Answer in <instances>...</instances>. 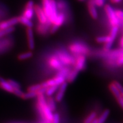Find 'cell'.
<instances>
[{
  "mask_svg": "<svg viewBox=\"0 0 123 123\" xmlns=\"http://www.w3.org/2000/svg\"><path fill=\"white\" fill-rule=\"evenodd\" d=\"M104 10H105L106 15H107L111 27L117 26L120 27L121 22L118 18L115 10L112 7V6L108 4L106 5L104 7Z\"/></svg>",
  "mask_w": 123,
  "mask_h": 123,
  "instance_id": "277c9868",
  "label": "cell"
},
{
  "mask_svg": "<svg viewBox=\"0 0 123 123\" xmlns=\"http://www.w3.org/2000/svg\"><path fill=\"white\" fill-rule=\"evenodd\" d=\"M104 52L105 53L103 55V56L107 59V63L110 66H116L115 61L123 55V47Z\"/></svg>",
  "mask_w": 123,
  "mask_h": 123,
  "instance_id": "5b68a950",
  "label": "cell"
},
{
  "mask_svg": "<svg viewBox=\"0 0 123 123\" xmlns=\"http://www.w3.org/2000/svg\"><path fill=\"white\" fill-rule=\"evenodd\" d=\"M37 98V107L38 111L41 115L44 122L45 123H51L54 113L47 105L45 94L39 95Z\"/></svg>",
  "mask_w": 123,
  "mask_h": 123,
  "instance_id": "6da1fadb",
  "label": "cell"
},
{
  "mask_svg": "<svg viewBox=\"0 0 123 123\" xmlns=\"http://www.w3.org/2000/svg\"><path fill=\"white\" fill-rule=\"evenodd\" d=\"M97 7H102L105 4V0H92Z\"/></svg>",
  "mask_w": 123,
  "mask_h": 123,
  "instance_id": "1f68e13d",
  "label": "cell"
},
{
  "mask_svg": "<svg viewBox=\"0 0 123 123\" xmlns=\"http://www.w3.org/2000/svg\"><path fill=\"white\" fill-rule=\"evenodd\" d=\"M108 88L109 90H110L111 92L112 93V94L113 95V96L115 98V99H117V98H118L119 97L121 96L120 92L119 90H118L116 86L115 85L114 81H112V83H111L109 84Z\"/></svg>",
  "mask_w": 123,
  "mask_h": 123,
  "instance_id": "ffe728a7",
  "label": "cell"
},
{
  "mask_svg": "<svg viewBox=\"0 0 123 123\" xmlns=\"http://www.w3.org/2000/svg\"><path fill=\"white\" fill-rule=\"evenodd\" d=\"M51 26V25L49 24H42L38 23L37 26V32L39 35L44 36L49 33H50Z\"/></svg>",
  "mask_w": 123,
  "mask_h": 123,
  "instance_id": "9a60e30c",
  "label": "cell"
},
{
  "mask_svg": "<svg viewBox=\"0 0 123 123\" xmlns=\"http://www.w3.org/2000/svg\"><path fill=\"white\" fill-rule=\"evenodd\" d=\"M0 88L8 93H14V88L10 84L8 80H5L4 78H0Z\"/></svg>",
  "mask_w": 123,
  "mask_h": 123,
  "instance_id": "2e32d148",
  "label": "cell"
},
{
  "mask_svg": "<svg viewBox=\"0 0 123 123\" xmlns=\"http://www.w3.org/2000/svg\"><path fill=\"white\" fill-rule=\"evenodd\" d=\"M74 56L75 61L74 64V68L76 69L79 72L84 70L86 67V55H78Z\"/></svg>",
  "mask_w": 123,
  "mask_h": 123,
  "instance_id": "8fae6325",
  "label": "cell"
},
{
  "mask_svg": "<svg viewBox=\"0 0 123 123\" xmlns=\"http://www.w3.org/2000/svg\"><path fill=\"white\" fill-rule=\"evenodd\" d=\"M46 103L47 105L53 112H54L56 108V101L55 98L53 96H49L46 98Z\"/></svg>",
  "mask_w": 123,
  "mask_h": 123,
  "instance_id": "44dd1931",
  "label": "cell"
},
{
  "mask_svg": "<svg viewBox=\"0 0 123 123\" xmlns=\"http://www.w3.org/2000/svg\"><path fill=\"white\" fill-rule=\"evenodd\" d=\"M34 2L32 0H29V1H27L25 6L22 15L25 17L32 20L35 15L34 9Z\"/></svg>",
  "mask_w": 123,
  "mask_h": 123,
  "instance_id": "30bf717a",
  "label": "cell"
},
{
  "mask_svg": "<svg viewBox=\"0 0 123 123\" xmlns=\"http://www.w3.org/2000/svg\"><path fill=\"white\" fill-rule=\"evenodd\" d=\"M116 14L117 17L121 21V22L123 23V11L121 10H116Z\"/></svg>",
  "mask_w": 123,
  "mask_h": 123,
  "instance_id": "e575fe53",
  "label": "cell"
},
{
  "mask_svg": "<svg viewBox=\"0 0 123 123\" xmlns=\"http://www.w3.org/2000/svg\"><path fill=\"white\" fill-rule=\"evenodd\" d=\"M51 123H60V115L59 113H54Z\"/></svg>",
  "mask_w": 123,
  "mask_h": 123,
  "instance_id": "d6a6232c",
  "label": "cell"
},
{
  "mask_svg": "<svg viewBox=\"0 0 123 123\" xmlns=\"http://www.w3.org/2000/svg\"><path fill=\"white\" fill-rule=\"evenodd\" d=\"M114 83L115 85L116 86V87H117L118 90H119L120 92L121 96H122V97L123 98V86L121 85V84L120 82H119V81H114Z\"/></svg>",
  "mask_w": 123,
  "mask_h": 123,
  "instance_id": "836d02e7",
  "label": "cell"
},
{
  "mask_svg": "<svg viewBox=\"0 0 123 123\" xmlns=\"http://www.w3.org/2000/svg\"><path fill=\"white\" fill-rule=\"evenodd\" d=\"M70 70L71 69L69 68V66H63L62 68L58 71L56 75H57V76H62L66 78V77L68 75Z\"/></svg>",
  "mask_w": 123,
  "mask_h": 123,
  "instance_id": "cb8c5ba5",
  "label": "cell"
},
{
  "mask_svg": "<svg viewBox=\"0 0 123 123\" xmlns=\"http://www.w3.org/2000/svg\"><path fill=\"white\" fill-rule=\"evenodd\" d=\"M18 24H19L18 23V17L4 20V21L0 22V30L7 29L9 28V27H14L15 25H17Z\"/></svg>",
  "mask_w": 123,
  "mask_h": 123,
  "instance_id": "5bb4252c",
  "label": "cell"
},
{
  "mask_svg": "<svg viewBox=\"0 0 123 123\" xmlns=\"http://www.w3.org/2000/svg\"><path fill=\"white\" fill-rule=\"evenodd\" d=\"M34 9L35 14L38 19V23L42 24H47L51 25V24L49 22L48 18L46 16L42 6L39 4H35Z\"/></svg>",
  "mask_w": 123,
  "mask_h": 123,
  "instance_id": "8992f818",
  "label": "cell"
},
{
  "mask_svg": "<svg viewBox=\"0 0 123 123\" xmlns=\"http://www.w3.org/2000/svg\"><path fill=\"white\" fill-rule=\"evenodd\" d=\"M79 71H78V70H76L75 68H74L73 70H71L69 72L68 75L66 77V81L68 83H73L76 79L77 76H78V74H79Z\"/></svg>",
  "mask_w": 123,
  "mask_h": 123,
  "instance_id": "d6986e66",
  "label": "cell"
},
{
  "mask_svg": "<svg viewBox=\"0 0 123 123\" xmlns=\"http://www.w3.org/2000/svg\"><path fill=\"white\" fill-rule=\"evenodd\" d=\"M119 27L117 26H113L111 27L110 31V35L111 39L113 40V41H115L116 38L117 37V35L118 32H119Z\"/></svg>",
  "mask_w": 123,
  "mask_h": 123,
  "instance_id": "83f0119b",
  "label": "cell"
},
{
  "mask_svg": "<svg viewBox=\"0 0 123 123\" xmlns=\"http://www.w3.org/2000/svg\"><path fill=\"white\" fill-rule=\"evenodd\" d=\"M21 123V122H18V123Z\"/></svg>",
  "mask_w": 123,
  "mask_h": 123,
  "instance_id": "60d3db41",
  "label": "cell"
},
{
  "mask_svg": "<svg viewBox=\"0 0 123 123\" xmlns=\"http://www.w3.org/2000/svg\"><path fill=\"white\" fill-rule=\"evenodd\" d=\"M42 83H38V84H34L33 85L29 86L27 88V91H31V92H37L38 90L42 88Z\"/></svg>",
  "mask_w": 123,
  "mask_h": 123,
  "instance_id": "f546056e",
  "label": "cell"
},
{
  "mask_svg": "<svg viewBox=\"0 0 123 123\" xmlns=\"http://www.w3.org/2000/svg\"><path fill=\"white\" fill-rule=\"evenodd\" d=\"M97 122H98V119L96 118V119H95L94 120H93V121H92V122L91 123H97Z\"/></svg>",
  "mask_w": 123,
  "mask_h": 123,
  "instance_id": "ab89813d",
  "label": "cell"
},
{
  "mask_svg": "<svg viewBox=\"0 0 123 123\" xmlns=\"http://www.w3.org/2000/svg\"><path fill=\"white\" fill-rule=\"evenodd\" d=\"M110 113V111L109 110H105L103 112L101 113L100 116L99 118H98V122L97 123H104L105 121L107 120V118L108 117Z\"/></svg>",
  "mask_w": 123,
  "mask_h": 123,
  "instance_id": "603a6c76",
  "label": "cell"
},
{
  "mask_svg": "<svg viewBox=\"0 0 123 123\" xmlns=\"http://www.w3.org/2000/svg\"><path fill=\"white\" fill-rule=\"evenodd\" d=\"M79 1H84V0H79Z\"/></svg>",
  "mask_w": 123,
  "mask_h": 123,
  "instance_id": "b9f144b4",
  "label": "cell"
},
{
  "mask_svg": "<svg viewBox=\"0 0 123 123\" xmlns=\"http://www.w3.org/2000/svg\"><path fill=\"white\" fill-rule=\"evenodd\" d=\"M119 44H120V47H123V36L121 37L120 39Z\"/></svg>",
  "mask_w": 123,
  "mask_h": 123,
  "instance_id": "74e56055",
  "label": "cell"
},
{
  "mask_svg": "<svg viewBox=\"0 0 123 123\" xmlns=\"http://www.w3.org/2000/svg\"><path fill=\"white\" fill-rule=\"evenodd\" d=\"M122 0H111L112 3L113 4H118V3L120 2Z\"/></svg>",
  "mask_w": 123,
  "mask_h": 123,
  "instance_id": "f35d334b",
  "label": "cell"
},
{
  "mask_svg": "<svg viewBox=\"0 0 123 123\" xmlns=\"http://www.w3.org/2000/svg\"><path fill=\"white\" fill-rule=\"evenodd\" d=\"M66 19V15L65 13L63 12H59L56 20L51 26L50 33L51 34H54L56 33L58 29L64 24Z\"/></svg>",
  "mask_w": 123,
  "mask_h": 123,
  "instance_id": "52a82bcc",
  "label": "cell"
},
{
  "mask_svg": "<svg viewBox=\"0 0 123 123\" xmlns=\"http://www.w3.org/2000/svg\"><path fill=\"white\" fill-rule=\"evenodd\" d=\"M7 80H8V81H9V83H10V84H11L12 87H13L14 90V89L21 88V86L20 85V84L17 81H15V80H13V79H7Z\"/></svg>",
  "mask_w": 123,
  "mask_h": 123,
  "instance_id": "4dcf8cb0",
  "label": "cell"
},
{
  "mask_svg": "<svg viewBox=\"0 0 123 123\" xmlns=\"http://www.w3.org/2000/svg\"><path fill=\"white\" fill-rule=\"evenodd\" d=\"M66 81V78L64 77L57 76L55 75L54 78L49 79L47 80L42 83V85L43 87L44 88H48L49 87L53 86H61L62 84L63 83Z\"/></svg>",
  "mask_w": 123,
  "mask_h": 123,
  "instance_id": "9c48e42d",
  "label": "cell"
},
{
  "mask_svg": "<svg viewBox=\"0 0 123 123\" xmlns=\"http://www.w3.org/2000/svg\"><path fill=\"white\" fill-rule=\"evenodd\" d=\"M59 88L58 86H53L49 87L46 90L45 95L46 97L49 96H53L55 93H56V91H57Z\"/></svg>",
  "mask_w": 123,
  "mask_h": 123,
  "instance_id": "d4e9b609",
  "label": "cell"
},
{
  "mask_svg": "<svg viewBox=\"0 0 123 123\" xmlns=\"http://www.w3.org/2000/svg\"><path fill=\"white\" fill-rule=\"evenodd\" d=\"M117 102L118 104H119L120 107L121 108V109L123 110V98L122 96L119 97L118 98L116 99Z\"/></svg>",
  "mask_w": 123,
  "mask_h": 123,
  "instance_id": "8d00e7d4",
  "label": "cell"
},
{
  "mask_svg": "<svg viewBox=\"0 0 123 123\" xmlns=\"http://www.w3.org/2000/svg\"><path fill=\"white\" fill-rule=\"evenodd\" d=\"M47 65L51 69L57 71L64 66L55 54L51 55L50 56H49L48 59L47 60Z\"/></svg>",
  "mask_w": 123,
  "mask_h": 123,
  "instance_id": "ba28073f",
  "label": "cell"
},
{
  "mask_svg": "<svg viewBox=\"0 0 123 123\" xmlns=\"http://www.w3.org/2000/svg\"><path fill=\"white\" fill-rule=\"evenodd\" d=\"M33 52L31 51V50L28 51H25L18 54V59L21 61H26V60H27L31 58L32 56H33Z\"/></svg>",
  "mask_w": 123,
  "mask_h": 123,
  "instance_id": "7402d4cb",
  "label": "cell"
},
{
  "mask_svg": "<svg viewBox=\"0 0 123 123\" xmlns=\"http://www.w3.org/2000/svg\"><path fill=\"white\" fill-rule=\"evenodd\" d=\"M115 64L116 66H123V55L118 58L115 61Z\"/></svg>",
  "mask_w": 123,
  "mask_h": 123,
  "instance_id": "d590c367",
  "label": "cell"
},
{
  "mask_svg": "<svg viewBox=\"0 0 123 123\" xmlns=\"http://www.w3.org/2000/svg\"><path fill=\"white\" fill-rule=\"evenodd\" d=\"M18 23L21 24L22 25L26 27H33L34 26L33 22H32V20L29 19L25 17L23 15H19L18 17Z\"/></svg>",
  "mask_w": 123,
  "mask_h": 123,
  "instance_id": "ac0fdd59",
  "label": "cell"
},
{
  "mask_svg": "<svg viewBox=\"0 0 123 123\" xmlns=\"http://www.w3.org/2000/svg\"><path fill=\"white\" fill-rule=\"evenodd\" d=\"M58 58L62 63L64 66H74L75 61V57L73 54H70L66 50L59 49L55 53Z\"/></svg>",
  "mask_w": 123,
  "mask_h": 123,
  "instance_id": "3957f363",
  "label": "cell"
},
{
  "mask_svg": "<svg viewBox=\"0 0 123 123\" xmlns=\"http://www.w3.org/2000/svg\"><path fill=\"white\" fill-rule=\"evenodd\" d=\"M15 30V27H9L7 29H1L0 30V38H4V37H6L7 35H10Z\"/></svg>",
  "mask_w": 123,
  "mask_h": 123,
  "instance_id": "484cf974",
  "label": "cell"
},
{
  "mask_svg": "<svg viewBox=\"0 0 123 123\" xmlns=\"http://www.w3.org/2000/svg\"><path fill=\"white\" fill-rule=\"evenodd\" d=\"M67 86H68V83L66 81L59 86V88H58V91L55 93V99L56 100V102H61L63 99L64 94H65L66 90H67Z\"/></svg>",
  "mask_w": 123,
  "mask_h": 123,
  "instance_id": "4fadbf2b",
  "label": "cell"
},
{
  "mask_svg": "<svg viewBox=\"0 0 123 123\" xmlns=\"http://www.w3.org/2000/svg\"></svg>",
  "mask_w": 123,
  "mask_h": 123,
  "instance_id": "7bdbcfd3",
  "label": "cell"
},
{
  "mask_svg": "<svg viewBox=\"0 0 123 123\" xmlns=\"http://www.w3.org/2000/svg\"><path fill=\"white\" fill-rule=\"evenodd\" d=\"M38 96V93L37 92H31L27 91L26 92H24V94L21 97V99L24 100H28L33 99V98H37Z\"/></svg>",
  "mask_w": 123,
  "mask_h": 123,
  "instance_id": "4316f807",
  "label": "cell"
},
{
  "mask_svg": "<svg viewBox=\"0 0 123 123\" xmlns=\"http://www.w3.org/2000/svg\"><path fill=\"white\" fill-rule=\"evenodd\" d=\"M97 116V113L96 112L93 111L91 113H90L88 116H87V117L84 119V123H91L92 121H93L95 119H96Z\"/></svg>",
  "mask_w": 123,
  "mask_h": 123,
  "instance_id": "f1b7e54d",
  "label": "cell"
},
{
  "mask_svg": "<svg viewBox=\"0 0 123 123\" xmlns=\"http://www.w3.org/2000/svg\"><path fill=\"white\" fill-rule=\"evenodd\" d=\"M68 50L74 56L78 55H87L90 51L89 47L85 43L78 41L71 43L68 46Z\"/></svg>",
  "mask_w": 123,
  "mask_h": 123,
  "instance_id": "7a4b0ae2",
  "label": "cell"
},
{
  "mask_svg": "<svg viewBox=\"0 0 123 123\" xmlns=\"http://www.w3.org/2000/svg\"><path fill=\"white\" fill-rule=\"evenodd\" d=\"M88 9L90 16L93 19H96L98 17V12L96 9V6L93 4L92 0H89L88 2Z\"/></svg>",
  "mask_w": 123,
  "mask_h": 123,
  "instance_id": "e0dca14e",
  "label": "cell"
},
{
  "mask_svg": "<svg viewBox=\"0 0 123 123\" xmlns=\"http://www.w3.org/2000/svg\"><path fill=\"white\" fill-rule=\"evenodd\" d=\"M26 35L27 38V43L30 50H33L35 49V43L34 39V33L33 27H27L26 29Z\"/></svg>",
  "mask_w": 123,
  "mask_h": 123,
  "instance_id": "7c38bea8",
  "label": "cell"
}]
</instances>
